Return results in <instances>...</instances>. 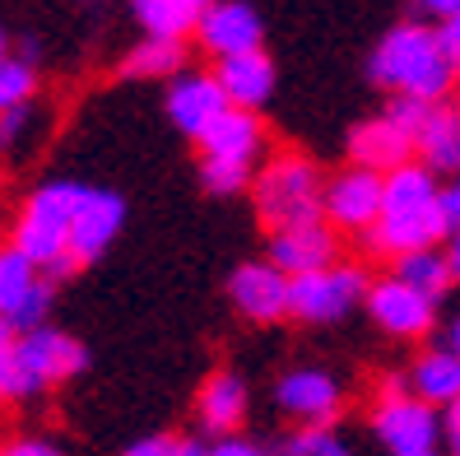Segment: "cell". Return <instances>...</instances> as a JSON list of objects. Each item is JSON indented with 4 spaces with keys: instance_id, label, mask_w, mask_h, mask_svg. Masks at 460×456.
Here are the masks:
<instances>
[{
    "instance_id": "6da1fadb",
    "label": "cell",
    "mask_w": 460,
    "mask_h": 456,
    "mask_svg": "<svg viewBox=\"0 0 460 456\" xmlns=\"http://www.w3.org/2000/svg\"><path fill=\"white\" fill-rule=\"evenodd\" d=\"M367 75H372V85H382L386 94L442 103L456 85V61L447 57L438 29H428V23H395V29L372 47Z\"/></svg>"
},
{
    "instance_id": "7a4b0ae2",
    "label": "cell",
    "mask_w": 460,
    "mask_h": 456,
    "mask_svg": "<svg viewBox=\"0 0 460 456\" xmlns=\"http://www.w3.org/2000/svg\"><path fill=\"white\" fill-rule=\"evenodd\" d=\"M252 201L270 233L326 219V177L307 154H275L256 168Z\"/></svg>"
},
{
    "instance_id": "3957f363",
    "label": "cell",
    "mask_w": 460,
    "mask_h": 456,
    "mask_svg": "<svg viewBox=\"0 0 460 456\" xmlns=\"http://www.w3.org/2000/svg\"><path fill=\"white\" fill-rule=\"evenodd\" d=\"M79 196H84V182H42L38 192L23 201L10 243L19 252H29L38 265L66 256L70 252V219H75Z\"/></svg>"
},
{
    "instance_id": "277c9868",
    "label": "cell",
    "mask_w": 460,
    "mask_h": 456,
    "mask_svg": "<svg viewBox=\"0 0 460 456\" xmlns=\"http://www.w3.org/2000/svg\"><path fill=\"white\" fill-rule=\"evenodd\" d=\"M367 271L363 265H349V261H331L321 271L307 275H293L288 289V317L307 321V326H331V321L349 317L358 303H367Z\"/></svg>"
},
{
    "instance_id": "5b68a950",
    "label": "cell",
    "mask_w": 460,
    "mask_h": 456,
    "mask_svg": "<svg viewBox=\"0 0 460 456\" xmlns=\"http://www.w3.org/2000/svg\"><path fill=\"white\" fill-rule=\"evenodd\" d=\"M451 233V219L442 210V196L438 201H423V205H400V210H382L363 237H367V252L372 256H404V252H419V247H438L442 237Z\"/></svg>"
},
{
    "instance_id": "8992f818",
    "label": "cell",
    "mask_w": 460,
    "mask_h": 456,
    "mask_svg": "<svg viewBox=\"0 0 460 456\" xmlns=\"http://www.w3.org/2000/svg\"><path fill=\"white\" fill-rule=\"evenodd\" d=\"M51 289L57 284L42 275L29 252H19L14 243L0 247V317H10L19 331L42 326L51 312Z\"/></svg>"
},
{
    "instance_id": "52a82bcc",
    "label": "cell",
    "mask_w": 460,
    "mask_h": 456,
    "mask_svg": "<svg viewBox=\"0 0 460 456\" xmlns=\"http://www.w3.org/2000/svg\"><path fill=\"white\" fill-rule=\"evenodd\" d=\"M372 434L382 447L391 452H419V447H438L442 438V415L432 410V400L410 391H395V396H376L372 406Z\"/></svg>"
},
{
    "instance_id": "ba28073f",
    "label": "cell",
    "mask_w": 460,
    "mask_h": 456,
    "mask_svg": "<svg viewBox=\"0 0 460 456\" xmlns=\"http://www.w3.org/2000/svg\"><path fill=\"white\" fill-rule=\"evenodd\" d=\"M367 312L391 340H423L432 326H438V299L423 293V289H414L410 280H400V275L372 280Z\"/></svg>"
},
{
    "instance_id": "9c48e42d",
    "label": "cell",
    "mask_w": 460,
    "mask_h": 456,
    "mask_svg": "<svg viewBox=\"0 0 460 456\" xmlns=\"http://www.w3.org/2000/svg\"><path fill=\"white\" fill-rule=\"evenodd\" d=\"M386 210V173L349 164L326 182V219L340 233H367Z\"/></svg>"
},
{
    "instance_id": "30bf717a",
    "label": "cell",
    "mask_w": 460,
    "mask_h": 456,
    "mask_svg": "<svg viewBox=\"0 0 460 456\" xmlns=\"http://www.w3.org/2000/svg\"><path fill=\"white\" fill-rule=\"evenodd\" d=\"M19 363H23V372H29L33 391H42V387L79 378V372L89 368V350L75 335H66V331H57V326L42 321V326L19 335Z\"/></svg>"
},
{
    "instance_id": "8fae6325",
    "label": "cell",
    "mask_w": 460,
    "mask_h": 456,
    "mask_svg": "<svg viewBox=\"0 0 460 456\" xmlns=\"http://www.w3.org/2000/svg\"><path fill=\"white\" fill-rule=\"evenodd\" d=\"M288 289H293V275H284L270 256L237 265V271L228 275L233 308L247 317V321H256V326H270V321L288 317Z\"/></svg>"
},
{
    "instance_id": "7c38bea8",
    "label": "cell",
    "mask_w": 460,
    "mask_h": 456,
    "mask_svg": "<svg viewBox=\"0 0 460 456\" xmlns=\"http://www.w3.org/2000/svg\"><path fill=\"white\" fill-rule=\"evenodd\" d=\"M126 224V201L107 186H84V196L75 205V219H70V252L79 265L98 261L107 247L117 243V233Z\"/></svg>"
},
{
    "instance_id": "4fadbf2b",
    "label": "cell",
    "mask_w": 460,
    "mask_h": 456,
    "mask_svg": "<svg viewBox=\"0 0 460 456\" xmlns=\"http://www.w3.org/2000/svg\"><path fill=\"white\" fill-rule=\"evenodd\" d=\"M164 107H168V121L181 130V136L200 140L233 103H228V94H224V85H219V75H186V70H181V75H172Z\"/></svg>"
},
{
    "instance_id": "5bb4252c",
    "label": "cell",
    "mask_w": 460,
    "mask_h": 456,
    "mask_svg": "<svg viewBox=\"0 0 460 456\" xmlns=\"http://www.w3.org/2000/svg\"><path fill=\"white\" fill-rule=\"evenodd\" d=\"M270 261L284 275H307L321 265L340 261V228L331 219H312V224H293V228H275L270 233Z\"/></svg>"
},
{
    "instance_id": "9a60e30c",
    "label": "cell",
    "mask_w": 460,
    "mask_h": 456,
    "mask_svg": "<svg viewBox=\"0 0 460 456\" xmlns=\"http://www.w3.org/2000/svg\"><path fill=\"white\" fill-rule=\"evenodd\" d=\"M275 400L297 424H331L344 406V391L326 368H288L275 382Z\"/></svg>"
},
{
    "instance_id": "2e32d148",
    "label": "cell",
    "mask_w": 460,
    "mask_h": 456,
    "mask_svg": "<svg viewBox=\"0 0 460 456\" xmlns=\"http://www.w3.org/2000/svg\"><path fill=\"white\" fill-rule=\"evenodd\" d=\"M196 38L209 57H237V51H252L265 38L261 14L247 5V0H214V5L200 10Z\"/></svg>"
},
{
    "instance_id": "e0dca14e",
    "label": "cell",
    "mask_w": 460,
    "mask_h": 456,
    "mask_svg": "<svg viewBox=\"0 0 460 456\" xmlns=\"http://www.w3.org/2000/svg\"><path fill=\"white\" fill-rule=\"evenodd\" d=\"M419 149H414V130L404 126L400 117L382 112V117H372L363 126L349 130V158L363 168H376V173H391L400 164H410Z\"/></svg>"
},
{
    "instance_id": "ac0fdd59",
    "label": "cell",
    "mask_w": 460,
    "mask_h": 456,
    "mask_svg": "<svg viewBox=\"0 0 460 456\" xmlns=\"http://www.w3.org/2000/svg\"><path fill=\"white\" fill-rule=\"evenodd\" d=\"M219 85L228 94L233 107H265L270 98H275V61L265 57L261 47L252 51H237V57H219Z\"/></svg>"
},
{
    "instance_id": "d6986e66",
    "label": "cell",
    "mask_w": 460,
    "mask_h": 456,
    "mask_svg": "<svg viewBox=\"0 0 460 456\" xmlns=\"http://www.w3.org/2000/svg\"><path fill=\"white\" fill-rule=\"evenodd\" d=\"M205 154L214 158H237V164H256L265 149V126L252 107H228V112L214 121L205 136L196 140Z\"/></svg>"
},
{
    "instance_id": "ffe728a7",
    "label": "cell",
    "mask_w": 460,
    "mask_h": 456,
    "mask_svg": "<svg viewBox=\"0 0 460 456\" xmlns=\"http://www.w3.org/2000/svg\"><path fill=\"white\" fill-rule=\"evenodd\" d=\"M196 415H200V428L214 438L237 434L242 419H247V382L237 372H214V378H205V387L196 396Z\"/></svg>"
},
{
    "instance_id": "44dd1931",
    "label": "cell",
    "mask_w": 460,
    "mask_h": 456,
    "mask_svg": "<svg viewBox=\"0 0 460 456\" xmlns=\"http://www.w3.org/2000/svg\"><path fill=\"white\" fill-rule=\"evenodd\" d=\"M414 149H419V158H423V164H428L432 173L456 177V173H460V107L432 103L428 121L419 126Z\"/></svg>"
},
{
    "instance_id": "7402d4cb",
    "label": "cell",
    "mask_w": 460,
    "mask_h": 456,
    "mask_svg": "<svg viewBox=\"0 0 460 456\" xmlns=\"http://www.w3.org/2000/svg\"><path fill=\"white\" fill-rule=\"evenodd\" d=\"M410 387H414V396L432 400V406H451V400L460 396V354L451 350V344L419 354L414 368H410Z\"/></svg>"
},
{
    "instance_id": "603a6c76",
    "label": "cell",
    "mask_w": 460,
    "mask_h": 456,
    "mask_svg": "<svg viewBox=\"0 0 460 456\" xmlns=\"http://www.w3.org/2000/svg\"><path fill=\"white\" fill-rule=\"evenodd\" d=\"M135 19L149 38H196V23H200V5L196 0H130Z\"/></svg>"
},
{
    "instance_id": "cb8c5ba5",
    "label": "cell",
    "mask_w": 460,
    "mask_h": 456,
    "mask_svg": "<svg viewBox=\"0 0 460 456\" xmlns=\"http://www.w3.org/2000/svg\"><path fill=\"white\" fill-rule=\"evenodd\" d=\"M181 61L186 51L177 38H145L121 57V79H172L181 75Z\"/></svg>"
},
{
    "instance_id": "d4e9b609",
    "label": "cell",
    "mask_w": 460,
    "mask_h": 456,
    "mask_svg": "<svg viewBox=\"0 0 460 456\" xmlns=\"http://www.w3.org/2000/svg\"><path fill=\"white\" fill-rule=\"evenodd\" d=\"M391 275L410 280L414 289L432 293V299H442V293L456 284L451 256H447V252H438V247H419V252H404V256H395V271H391Z\"/></svg>"
},
{
    "instance_id": "484cf974",
    "label": "cell",
    "mask_w": 460,
    "mask_h": 456,
    "mask_svg": "<svg viewBox=\"0 0 460 456\" xmlns=\"http://www.w3.org/2000/svg\"><path fill=\"white\" fill-rule=\"evenodd\" d=\"M442 196V182L432 173L423 158H410L386 173V210H400V205H423V201H438Z\"/></svg>"
},
{
    "instance_id": "4316f807",
    "label": "cell",
    "mask_w": 460,
    "mask_h": 456,
    "mask_svg": "<svg viewBox=\"0 0 460 456\" xmlns=\"http://www.w3.org/2000/svg\"><path fill=\"white\" fill-rule=\"evenodd\" d=\"M256 182V164H237V158H200V186L209 196H237V192H252Z\"/></svg>"
},
{
    "instance_id": "83f0119b",
    "label": "cell",
    "mask_w": 460,
    "mask_h": 456,
    "mask_svg": "<svg viewBox=\"0 0 460 456\" xmlns=\"http://www.w3.org/2000/svg\"><path fill=\"white\" fill-rule=\"evenodd\" d=\"M33 94H38V61L10 51L0 61V112H10L19 103H33Z\"/></svg>"
},
{
    "instance_id": "f1b7e54d",
    "label": "cell",
    "mask_w": 460,
    "mask_h": 456,
    "mask_svg": "<svg viewBox=\"0 0 460 456\" xmlns=\"http://www.w3.org/2000/svg\"><path fill=\"white\" fill-rule=\"evenodd\" d=\"M279 456H354V452H349V443L335 434L331 424H303L297 434L284 438Z\"/></svg>"
},
{
    "instance_id": "f546056e",
    "label": "cell",
    "mask_w": 460,
    "mask_h": 456,
    "mask_svg": "<svg viewBox=\"0 0 460 456\" xmlns=\"http://www.w3.org/2000/svg\"><path fill=\"white\" fill-rule=\"evenodd\" d=\"M33 130H38V107L33 103H19L10 112H0V154H19L29 145Z\"/></svg>"
},
{
    "instance_id": "4dcf8cb0",
    "label": "cell",
    "mask_w": 460,
    "mask_h": 456,
    "mask_svg": "<svg viewBox=\"0 0 460 456\" xmlns=\"http://www.w3.org/2000/svg\"><path fill=\"white\" fill-rule=\"evenodd\" d=\"M209 456H270V452L252 438H242V434H224V438L209 443Z\"/></svg>"
},
{
    "instance_id": "1f68e13d",
    "label": "cell",
    "mask_w": 460,
    "mask_h": 456,
    "mask_svg": "<svg viewBox=\"0 0 460 456\" xmlns=\"http://www.w3.org/2000/svg\"><path fill=\"white\" fill-rule=\"evenodd\" d=\"M126 456H181V438H168V434L140 438L135 447H126Z\"/></svg>"
},
{
    "instance_id": "d6a6232c",
    "label": "cell",
    "mask_w": 460,
    "mask_h": 456,
    "mask_svg": "<svg viewBox=\"0 0 460 456\" xmlns=\"http://www.w3.org/2000/svg\"><path fill=\"white\" fill-rule=\"evenodd\" d=\"M442 443H447L451 456H460V396L451 406H442Z\"/></svg>"
},
{
    "instance_id": "836d02e7",
    "label": "cell",
    "mask_w": 460,
    "mask_h": 456,
    "mask_svg": "<svg viewBox=\"0 0 460 456\" xmlns=\"http://www.w3.org/2000/svg\"><path fill=\"white\" fill-rule=\"evenodd\" d=\"M438 33H442V47H447V57L456 61V75H460V5H456V10H451V14L442 19V29H438Z\"/></svg>"
},
{
    "instance_id": "e575fe53",
    "label": "cell",
    "mask_w": 460,
    "mask_h": 456,
    "mask_svg": "<svg viewBox=\"0 0 460 456\" xmlns=\"http://www.w3.org/2000/svg\"><path fill=\"white\" fill-rule=\"evenodd\" d=\"M0 456H61V447L47 443V438H19V443H10Z\"/></svg>"
},
{
    "instance_id": "d590c367",
    "label": "cell",
    "mask_w": 460,
    "mask_h": 456,
    "mask_svg": "<svg viewBox=\"0 0 460 456\" xmlns=\"http://www.w3.org/2000/svg\"><path fill=\"white\" fill-rule=\"evenodd\" d=\"M442 210H447V219H451V228H460V173L442 186Z\"/></svg>"
},
{
    "instance_id": "8d00e7d4",
    "label": "cell",
    "mask_w": 460,
    "mask_h": 456,
    "mask_svg": "<svg viewBox=\"0 0 460 456\" xmlns=\"http://www.w3.org/2000/svg\"><path fill=\"white\" fill-rule=\"evenodd\" d=\"M456 5H460V0H419V10L423 14H438V19H447Z\"/></svg>"
},
{
    "instance_id": "74e56055",
    "label": "cell",
    "mask_w": 460,
    "mask_h": 456,
    "mask_svg": "<svg viewBox=\"0 0 460 456\" xmlns=\"http://www.w3.org/2000/svg\"><path fill=\"white\" fill-rule=\"evenodd\" d=\"M447 256H451V271H456V280H460V228L447 233Z\"/></svg>"
},
{
    "instance_id": "f35d334b",
    "label": "cell",
    "mask_w": 460,
    "mask_h": 456,
    "mask_svg": "<svg viewBox=\"0 0 460 456\" xmlns=\"http://www.w3.org/2000/svg\"><path fill=\"white\" fill-rule=\"evenodd\" d=\"M447 344H451V350H456V354H460V317H456V321H451V331H447Z\"/></svg>"
},
{
    "instance_id": "ab89813d",
    "label": "cell",
    "mask_w": 460,
    "mask_h": 456,
    "mask_svg": "<svg viewBox=\"0 0 460 456\" xmlns=\"http://www.w3.org/2000/svg\"><path fill=\"white\" fill-rule=\"evenodd\" d=\"M391 456H438V447H419V452H391Z\"/></svg>"
},
{
    "instance_id": "60d3db41",
    "label": "cell",
    "mask_w": 460,
    "mask_h": 456,
    "mask_svg": "<svg viewBox=\"0 0 460 456\" xmlns=\"http://www.w3.org/2000/svg\"><path fill=\"white\" fill-rule=\"evenodd\" d=\"M5 57H10V33L0 29V61H5Z\"/></svg>"
},
{
    "instance_id": "b9f144b4",
    "label": "cell",
    "mask_w": 460,
    "mask_h": 456,
    "mask_svg": "<svg viewBox=\"0 0 460 456\" xmlns=\"http://www.w3.org/2000/svg\"><path fill=\"white\" fill-rule=\"evenodd\" d=\"M196 5H200V10H205V5H214V0H196Z\"/></svg>"
}]
</instances>
